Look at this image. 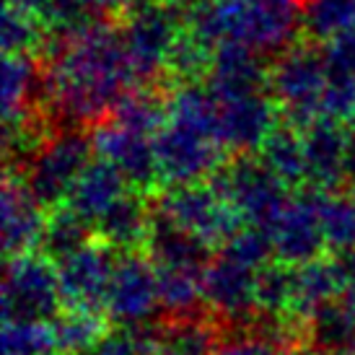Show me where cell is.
<instances>
[{"label": "cell", "mask_w": 355, "mask_h": 355, "mask_svg": "<svg viewBox=\"0 0 355 355\" xmlns=\"http://www.w3.org/2000/svg\"><path fill=\"white\" fill-rule=\"evenodd\" d=\"M153 213L195 234L210 247H223L244 226L241 216L218 195L210 182L171 184L153 200Z\"/></svg>", "instance_id": "52a82bcc"}, {"label": "cell", "mask_w": 355, "mask_h": 355, "mask_svg": "<svg viewBox=\"0 0 355 355\" xmlns=\"http://www.w3.org/2000/svg\"><path fill=\"white\" fill-rule=\"evenodd\" d=\"M327 83V68L322 47L311 42H296L272 58L267 91L280 107V122L306 130L324 117L322 94Z\"/></svg>", "instance_id": "3957f363"}, {"label": "cell", "mask_w": 355, "mask_h": 355, "mask_svg": "<svg viewBox=\"0 0 355 355\" xmlns=\"http://www.w3.org/2000/svg\"><path fill=\"white\" fill-rule=\"evenodd\" d=\"M293 277L296 267L286 262H267L257 270V311L293 314Z\"/></svg>", "instance_id": "4dcf8cb0"}, {"label": "cell", "mask_w": 355, "mask_h": 355, "mask_svg": "<svg viewBox=\"0 0 355 355\" xmlns=\"http://www.w3.org/2000/svg\"><path fill=\"white\" fill-rule=\"evenodd\" d=\"M109 119L132 132L156 138L161 128L168 122L166 94L158 91L156 86H135L119 99Z\"/></svg>", "instance_id": "484cf974"}, {"label": "cell", "mask_w": 355, "mask_h": 355, "mask_svg": "<svg viewBox=\"0 0 355 355\" xmlns=\"http://www.w3.org/2000/svg\"><path fill=\"white\" fill-rule=\"evenodd\" d=\"M91 140H94L96 156L112 161L119 168V174L128 179L130 189L146 192L161 184L156 148L148 135H140L112 119H104L99 125H94Z\"/></svg>", "instance_id": "5bb4252c"}, {"label": "cell", "mask_w": 355, "mask_h": 355, "mask_svg": "<svg viewBox=\"0 0 355 355\" xmlns=\"http://www.w3.org/2000/svg\"><path fill=\"white\" fill-rule=\"evenodd\" d=\"M347 130H350V135H353V140H355V112L350 114V119H347Z\"/></svg>", "instance_id": "bcb514c9"}, {"label": "cell", "mask_w": 355, "mask_h": 355, "mask_svg": "<svg viewBox=\"0 0 355 355\" xmlns=\"http://www.w3.org/2000/svg\"><path fill=\"white\" fill-rule=\"evenodd\" d=\"M322 228L327 247L335 254H345L355 249V198L353 195H322Z\"/></svg>", "instance_id": "d6a6232c"}, {"label": "cell", "mask_w": 355, "mask_h": 355, "mask_svg": "<svg viewBox=\"0 0 355 355\" xmlns=\"http://www.w3.org/2000/svg\"><path fill=\"white\" fill-rule=\"evenodd\" d=\"M220 340L207 314L158 322L150 340V355H216Z\"/></svg>", "instance_id": "cb8c5ba5"}, {"label": "cell", "mask_w": 355, "mask_h": 355, "mask_svg": "<svg viewBox=\"0 0 355 355\" xmlns=\"http://www.w3.org/2000/svg\"><path fill=\"white\" fill-rule=\"evenodd\" d=\"M345 270L340 257H319L296 267L293 277V316L306 322L316 309L343 296Z\"/></svg>", "instance_id": "7402d4cb"}, {"label": "cell", "mask_w": 355, "mask_h": 355, "mask_svg": "<svg viewBox=\"0 0 355 355\" xmlns=\"http://www.w3.org/2000/svg\"><path fill=\"white\" fill-rule=\"evenodd\" d=\"M150 226H153V205L138 189H128L122 198L96 220V236L117 252H140L146 249Z\"/></svg>", "instance_id": "d6986e66"}, {"label": "cell", "mask_w": 355, "mask_h": 355, "mask_svg": "<svg viewBox=\"0 0 355 355\" xmlns=\"http://www.w3.org/2000/svg\"><path fill=\"white\" fill-rule=\"evenodd\" d=\"M322 189L306 184L288 198L286 207L270 223L267 231L277 262L298 267L324 257L322 252L327 249V239L322 228Z\"/></svg>", "instance_id": "8fae6325"}, {"label": "cell", "mask_w": 355, "mask_h": 355, "mask_svg": "<svg viewBox=\"0 0 355 355\" xmlns=\"http://www.w3.org/2000/svg\"><path fill=\"white\" fill-rule=\"evenodd\" d=\"M257 156L262 158L265 166L277 179H283L288 187H306V156L301 130L280 122L267 135L262 148L257 150Z\"/></svg>", "instance_id": "d4e9b609"}, {"label": "cell", "mask_w": 355, "mask_h": 355, "mask_svg": "<svg viewBox=\"0 0 355 355\" xmlns=\"http://www.w3.org/2000/svg\"><path fill=\"white\" fill-rule=\"evenodd\" d=\"M117 249L104 241H91L76 254L58 262L60 296L65 309L104 311L109 283L117 265Z\"/></svg>", "instance_id": "4fadbf2b"}, {"label": "cell", "mask_w": 355, "mask_h": 355, "mask_svg": "<svg viewBox=\"0 0 355 355\" xmlns=\"http://www.w3.org/2000/svg\"><path fill=\"white\" fill-rule=\"evenodd\" d=\"M122 42L138 86H156L166 76L174 42L184 31L179 0H143L122 16Z\"/></svg>", "instance_id": "277c9868"}, {"label": "cell", "mask_w": 355, "mask_h": 355, "mask_svg": "<svg viewBox=\"0 0 355 355\" xmlns=\"http://www.w3.org/2000/svg\"><path fill=\"white\" fill-rule=\"evenodd\" d=\"M96 236L94 223L76 213L68 202H62L58 207H50V216L44 223V234H42L40 252L60 262L65 257L76 254L78 249L91 244V239Z\"/></svg>", "instance_id": "83f0119b"}, {"label": "cell", "mask_w": 355, "mask_h": 355, "mask_svg": "<svg viewBox=\"0 0 355 355\" xmlns=\"http://www.w3.org/2000/svg\"><path fill=\"white\" fill-rule=\"evenodd\" d=\"M0 213H3V249H6V254L16 257L40 249L44 223H47L44 205L31 195L19 171L6 168Z\"/></svg>", "instance_id": "e0dca14e"}, {"label": "cell", "mask_w": 355, "mask_h": 355, "mask_svg": "<svg viewBox=\"0 0 355 355\" xmlns=\"http://www.w3.org/2000/svg\"><path fill=\"white\" fill-rule=\"evenodd\" d=\"M306 156V184L322 192H335L345 184L347 161L355 140L350 130L332 117L316 119L314 125L301 130Z\"/></svg>", "instance_id": "9a60e30c"}, {"label": "cell", "mask_w": 355, "mask_h": 355, "mask_svg": "<svg viewBox=\"0 0 355 355\" xmlns=\"http://www.w3.org/2000/svg\"><path fill=\"white\" fill-rule=\"evenodd\" d=\"M44 101L60 128L99 125L135 89L119 29L96 21L73 34L44 40Z\"/></svg>", "instance_id": "6da1fadb"}, {"label": "cell", "mask_w": 355, "mask_h": 355, "mask_svg": "<svg viewBox=\"0 0 355 355\" xmlns=\"http://www.w3.org/2000/svg\"><path fill=\"white\" fill-rule=\"evenodd\" d=\"M337 257H340L343 270H345V288H343L340 301H343L347 311L355 316V249L353 252H345V254H337Z\"/></svg>", "instance_id": "60d3db41"}, {"label": "cell", "mask_w": 355, "mask_h": 355, "mask_svg": "<svg viewBox=\"0 0 355 355\" xmlns=\"http://www.w3.org/2000/svg\"><path fill=\"white\" fill-rule=\"evenodd\" d=\"M10 6H16V8L26 10L31 16H37V19H44V13H47V6H50V0H6Z\"/></svg>", "instance_id": "7bdbcfd3"}, {"label": "cell", "mask_w": 355, "mask_h": 355, "mask_svg": "<svg viewBox=\"0 0 355 355\" xmlns=\"http://www.w3.org/2000/svg\"><path fill=\"white\" fill-rule=\"evenodd\" d=\"M128 189H130L128 179L119 174V168L112 161H107V158L96 156L86 166V171L78 177V182H76V187H73V192H70L68 198V205L96 226V220Z\"/></svg>", "instance_id": "603a6c76"}, {"label": "cell", "mask_w": 355, "mask_h": 355, "mask_svg": "<svg viewBox=\"0 0 355 355\" xmlns=\"http://www.w3.org/2000/svg\"><path fill=\"white\" fill-rule=\"evenodd\" d=\"M304 34L327 42L355 21V0H301Z\"/></svg>", "instance_id": "836d02e7"}, {"label": "cell", "mask_w": 355, "mask_h": 355, "mask_svg": "<svg viewBox=\"0 0 355 355\" xmlns=\"http://www.w3.org/2000/svg\"><path fill=\"white\" fill-rule=\"evenodd\" d=\"M62 311L58 262L44 252H26L8 259L3 277V316L24 322H52Z\"/></svg>", "instance_id": "ba28073f"}, {"label": "cell", "mask_w": 355, "mask_h": 355, "mask_svg": "<svg viewBox=\"0 0 355 355\" xmlns=\"http://www.w3.org/2000/svg\"><path fill=\"white\" fill-rule=\"evenodd\" d=\"M158 296L166 319H187L202 316L205 293H202V270H177V267H156Z\"/></svg>", "instance_id": "4316f807"}, {"label": "cell", "mask_w": 355, "mask_h": 355, "mask_svg": "<svg viewBox=\"0 0 355 355\" xmlns=\"http://www.w3.org/2000/svg\"><path fill=\"white\" fill-rule=\"evenodd\" d=\"M101 16V8L96 6V0H50L47 13H44V29L50 34H73L96 24Z\"/></svg>", "instance_id": "8d00e7d4"}, {"label": "cell", "mask_w": 355, "mask_h": 355, "mask_svg": "<svg viewBox=\"0 0 355 355\" xmlns=\"http://www.w3.org/2000/svg\"><path fill=\"white\" fill-rule=\"evenodd\" d=\"M184 29L216 50L223 42L280 55L304 31L298 0H179Z\"/></svg>", "instance_id": "7a4b0ae2"}, {"label": "cell", "mask_w": 355, "mask_h": 355, "mask_svg": "<svg viewBox=\"0 0 355 355\" xmlns=\"http://www.w3.org/2000/svg\"><path fill=\"white\" fill-rule=\"evenodd\" d=\"M220 252L228 254L231 259L241 262V265L254 267V270L265 267L270 262V257H275L270 231L262 226H252V223H244L239 228L236 234L220 247Z\"/></svg>", "instance_id": "74e56055"}, {"label": "cell", "mask_w": 355, "mask_h": 355, "mask_svg": "<svg viewBox=\"0 0 355 355\" xmlns=\"http://www.w3.org/2000/svg\"><path fill=\"white\" fill-rule=\"evenodd\" d=\"M293 355H355V345L347 347V350H337V353H324V350H314L309 345H301Z\"/></svg>", "instance_id": "f6af8a7d"}, {"label": "cell", "mask_w": 355, "mask_h": 355, "mask_svg": "<svg viewBox=\"0 0 355 355\" xmlns=\"http://www.w3.org/2000/svg\"><path fill=\"white\" fill-rule=\"evenodd\" d=\"M156 324H146L138 329H122L112 332L101 340L99 345L80 355H150V340H153Z\"/></svg>", "instance_id": "f35d334b"}, {"label": "cell", "mask_w": 355, "mask_h": 355, "mask_svg": "<svg viewBox=\"0 0 355 355\" xmlns=\"http://www.w3.org/2000/svg\"><path fill=\"white\" fill-rule=\"evenodd\" d=\"M216 355H288V350L249 329H239L236 335L218 345Z\"/></svg>", "instance_id": "ab89813d"}, {"label": "cell", "mask_w": 355, "mask_h": 355, "mask_svg": "<svg viewBox=\"0 0 355 355\" xmlns=\"http://www.w3.org/2000/svg\"><path fill=\"white\" fill-rule=\"evenodd\" d=\"M345 187H347V192H350V195L355 198V146H353V153H350V161H347Z\"/></svg>", "instance_id": "ee69618b"}, {"label": "cell", "mask_w": 355, "mask_h": 355, "mask_svg": "<svg viewBox=\"0 0 355 355\" xmlns=\"http://www.w3.org/2000/svg\"><path fill=\"white\" fill-rule=\"evenodd\" d=\"M37 96H44V70L37 55H6L0 70L3 125L37 112Z\"/></svg>", "instance_id": "ffe728a7"}, {"label": "cell", "mask_w": 355, "mask_h": 355, "mask_svg": "<svg viewBox=\"0 0 355 355\" xmlns=\"http://www.w3.org/2000/svg\"><path fill=\"white\" fill-rule=\"evenodd\" d=\"M143 0H96V6L101 8V13H128L135 6H140Z\"/></svg>", "instance_id": "b9f144b4"}, {"label": "cell", "mask_w": 355, "mask_h": 355, "mask_svg": "<svg viewBox=\"0 0 355 355\" xmlns=\"http://www.w3.org/2000/svg\"><path fill=\"white\" fill-rule=\"evenodd\" d=\"M158 309V275L150 257L146 252H119L104 304L107 319L125 329H138L153 324Z\"/></svg>", "instance_id": "30bf717a"}, {"label": "cell", "mask_w": 355, "mask_h": 355, "mask_svg": "<svg viewBox=\"0 0 355 355\" xmlns=\"http://www.w3.org/2000/svg\"><path fill=\"white\" fill-rule=\"evenodd\" d=\"M304 345L324 353H337L355 345V316L337 298L324 304L304 322Z\"/></svg>", "instance_id": "f1b7e54d"}, {"label": "cell", "mask_w": 355, "mask_h": 355, "mask_svg": "<svg viewBox=\"0 0 355 355\" xmlns=\"http://www.w3.org/2000/svg\"><path fill=\"white\" fill-rule=\"evenodd\" d=\"M202 293L220 324L247 329L257 314V270L218 252L202 270Z\"/></svg>", "instance_id": "7c38bea8"}, {"label": "cell", "mask_w": 355, "mask_h": 355, "mask_svg": "<svg viewBox=\"0 0 355 355\" xmlns=\"http://www.w3.org/2000/svg\"><path fill=\"white\" fill-rule=\"evenodd\" d=\"M52 332L60 355H80L99 345L107 337L104 311H86V309H62L52 319Z\"/></svg>", "instance_id": "f546056e"}, {"label": "cell", "mask_w": 355, "mask_h": 355, "mask_svg": "<svg viewBox=\"0 0 355 355\" xmlns=\"http://www.w3.org/2000/svg\"><path fill=\"white\" fill-rule=\"evenodd\" d=\"M277 125H280V107L270 96V91L220 101L218 138L223 143V148L234 150L236 156L262 148L267 135Z\"/></svg>", "instance_id": "2e32d148"}, {"label": "cell", "mask_w": 355, "mask_h": 355, "mask_svg": "<svg viewBox=\"0 0 355 355\" xmlns=\"http://www.w3.org/2000/svg\"><path fill=\"white\" fill-rule=\"evenodd\" d=\"M210 244L195 234H189L177 223L153 213V226H150L148 241H146V254L156 267H177V270H205L210 257Z\"/></svg>", "instance_id": "44dd1931"}, {"label": "cell", "mask_w": 355, "mask_h": 355, "mask_svg": "<svg viewBox=\"0 0 355 355\" xmlns=\"http://www.w3.org/2000/svg\"><path fill=\"white\" fill-rule=\"evenodd\" d=\"M207 182L236 210L244 223L262 228H270L291 198V187L265 166L262 158L252 153H241L226 161Z\"/></svg>", "instance_id": "5b68a950"}, {"label": "cell", "mask_w": 355, "mask_h": 355, "mask_svg": "<svg viewBox=\"0 0 355 355\" xmlns=\"http://www.w3.org/2000/svg\"><path fill=\"white\" fill-rule=\"evenodd\" d=\"M265 55L254 52L247 44L239 42H223L213 52V65L207 73V89L216 94L218 101L239 99L249 94L267 91L270 80V65Z\"/></svg>", "instance_id": "ac0fdd59"}, {"label": "cell", "mask_w": 355, "mask_h": 355, "mask_svg": "<svg viewBox=\"0 0 355 355\" xmlns=\"http://www.w3.org/2000/svg\"><path fill=\"white\" fill-rule=\"evenodd\" d=\"M161 184L205 182L226 164V148L213 135L166 122L153 138Z\"/></svg>", "instance_id": "9c48e42d"}, {"label": "cell", "mask_w": 355, "mask_h": 355, "mask_svg": "<svg viewBox=\"0 0 355 355\" xmlns=\"http://www.w3.org/2000/svg\"><path fill=\"white\" fill-rule=\"evenodd\" d=\"M3 355H58L52 322H24V319L6 322Z\"/></svg>", "instance_id": "d590c367"}, {"label": "cell", "mask_w": 355, "mask_h": 355, "mask_svg": "<svg viewBox=\"0 0 355 355\" xmlns=\"http://www.w3.org/2000/svg\"><path fill=\"white\" fill-rule=\"evenodd\" d=\"M94 140L80 128H58L21 177L44 207L68 202L78 177L94 161Z\"/></svg>", "instance_id": "8992f818"}, {"label": "cell", "mask_w": 355, "mask_h": 355, "mask_svg": "<svg viewBox=\"0 0 355 355\" xmlns=\"http://www.w3.org/2000/svg\"><path fill=\"white\" fill-rule=\"evenodd\" d=\"M44 24L26 10L6 3L0 21V42L6 55H37L44 47Z\"/></svg>", "instance_id": "e575fe53"}, {"label": "cell", "mask_w": 355, "mask_h": 355, "mask_svg": "<svg viewBox=\"0 0 355 355\" xmlns=\"http://www.w3.org/2000/svg\"><path fill=\"white\" fill-rule=\"evenodd\" d=\"M213 47L198 40L192 31H182L179 40L171 47L166 62V76L177 83H200L207 78L210 65H213Z\"/></svg>", "instance_id": "1f68e13d"}]
</instances>
